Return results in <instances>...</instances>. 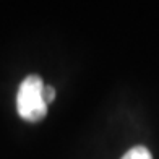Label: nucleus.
I'll return each mask as SVG.
<instances>
[{
    "label": "nucleus",
    "mask_w": 159,
    "mask_h": 159,
    "mask_svg": "<svg viewBox=\"0 0 159 159\" xmlns=\"http://www.w3.org/2000/svg\"><path fill=\"white\" fill-rule=\"evenodd\" d=\"M122 159H153L149 149L144 146H135L132 149H128L127 153L122 156Z\"/></svg>",
    "instance_id": "2"
},
{
    "label": "nucleus",
    "mask_w": 159,
    "mask_h": 159,
    "mask_svg": "<svg viewBox=\"0 0 159 159\" xmlns=\"http://www.w3.org/2000/svg\"><path fill=\"white\" fill-rule=\"evenodd\" d=\"M44 84L38 75H30L21 81L16 94V111L23 120L36 124L47 115V104L42 98Z\"/></svg>",
    "instance_id": "1"
},
{
    "label": "nucleus",
    "mask_w": 159,
    "mask_h": 159,
    "mask_svg": "<svg viewBox=\"0 0 159 159\" xmlns=\"http://www.w3.org/2000/svg\"><path fill=\"white\" fill-rule=\"evenodd\" d=\"M42 98H44L46 104L49 106V104L55 99V89H54L50 84H44V89H42Z\"/></svg>",
    "instance_id": "3"
}]
</instances>
